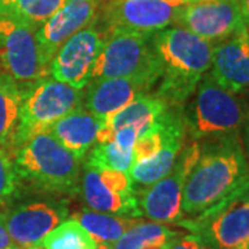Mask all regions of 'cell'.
<instances>
[{
    "label": "cell",
    "mask_w": 249,
    "mask_h": 249,
    "mask_svg": "<svg viewBox=\"0 0 249 249\" xmlns=\"http://www.w3.org/2000/svg\"><path fill=\"white\" fill-rule=\"evenodd\" d=\"M72 219L89 232L97 244H114L129 229L142 222L140 217L104 213L93 209H82L72 213Z\"/></svg>",
    "instance_id": "obj_21"
},
{
    "label": "cell",
    "mask_w": 249,
    "mask_h": 249,
    "mask_svg": "<svg viewBox=\"0 0 249 249\" xmlns=\"http://www.w3.org/2000/svg\"><path fill=\"white\" fill-rule=\"evenodd\" d=\"M103 124V119L80 107L58 119L47 129V132L62 147L82 160L96 144L97 132Z\"/></svg>",
    "instance_id": "obj_19"
},
{
    "label": "cell",
    "mask_w": 249,
    "mask_h": 249,
    "mask_svg": "<svg viewBox=\"0 0 249 249\" xmlns=\"http://www.w3.org/2000/svg\"><path fill=\"white\" fill-rule=\"evenodd\" d=\"M134 163L133 150H124L114 142L94 144L90 148L85 166L100 170H118L129 173Z\"/></svg>",
    "instance_id": "obj_26"
},
{
    "label": "cell",
    "mask_w": 249,
    "mask_h": 249,
    "mask_svg": "<svg viewBox=\"0 0 249 249\" xmlns=\"http://www.w3.org/2000/svg\"><path fill=\"white\" fill-rule=\"evenodd\" d=\"M238 4H240L241 14H242V19H244V24L248 29L249 32V0H238Z\"/></svg>",
    "instance_id": "obj_31"
},
{
    "label": "cell",
    "mask_w": 249,
    "mask_h": 249,
    "mask_svg": "<svg viewBox=\"0 0 249 249\" xmlns=\"http://www.w3.org/2000/svg\"><path fill=\"white\" fill-rule=\"evenodd\" d=\"M97 245L94 238L73 219L58 224L40 244L43 249H97Z\"/></svg>",
    "instance_id": "obj_25"
},
{
    "label": "cell",
    "mask_w": 249,
    "mask_h": 249,
    "mask_svg": "<svg viewBox=\"0 0 249 249\" xmlns=\"http://www.w3.org/2000/svg\"><path fill=\"white\" fill-rule=\"evenodd\" d=\"M168 107L169 106L162 98L150 94H142L132 101L129 106H126L124 109L116 112L112 118L104 121V124L97 132L96 142L97 144L111 142L116 130L127 126L137 127L142 136L148 130H151L157 119Z\"/></svg>",
    "instance_id": "obj_20"
},
{
    "label": "cell",
    "mask_w": 249,
    "mask_h": 249,
    "mask_svg": "<svg viewBox=\"0 0 249 249\" xmlns=\"http://www.w3.org/2000/svg\"><path fill=\"white\" fill-rule=\"evenodd\" d=\"M163 249H214L208 242H205L199 235L193 232L178 231L175 237H172L169 241H166L163 245Z\"/></svg>",
    "instance_id": "obj_28"
},
{
    "label": "cell",
    "mask_w": 249,
    "mask_h": 249,
    "mask_svg": "<svg viewBox=\"0 0 249 249\" xmlns=\"http://www.w3.org/2000/svg\"><path fill=\"white\" fill-rule=\"evenodd\" d=\"M0 64L22 89L46 78L50 72L40 58L35 31L11 21L7 24L0 50Z\"/></svg>",
    "instance_id": "obj_16"
},
{
    "label": "cell",
    "mask_w": 249,
    "mask_h": 249,
    "mask_svg": "<svg viewBox=\"0 0 249 249\" xmlns=\"http://www.w3.org/2000/svg\"><path fill=\"white\" fill-rule=\"evenodd\" d=\"M241 142H242V147H244V152L249 163V107H247L245 111V118L241 126Z\"/></svg>",
    "instance_id": "obj_30"
},
{
    "label": "cell",
    "mask_w": 249,
    "mask_h": 249,
    "mask_svg": "<svg viewBox=\"0 0 249 249\" xmlns=\"http://www.w3.org/2000/svg\"><path fill=\"white\" fill-rule=\"evenodd\" d=\"M144 249H163L162 245H150V247H145Z\"/></svg>",
    "instance_id": "obj_35"
},
{
    "label": "cell",
    "mask_w": 249,
    "mask_h": 249,
    "mask_svg": "<svg viewBox=\"0 0 249 249\" xmlns=\"http://www.w3.org/2000/svg\"><path fill=\"white\" fill-rule=\"evenodd\" d=\"M183 190L184 217L201 214L249 181V163L241 134L206 140Z\"/></svg>",
    "instance_id": "obj_1"
},
{
    "label": "cell",
    "mask_w": 249,
    "mask_h": 249,
    "mask_svg": "<svg viewBox=\"0 0 249 249\" xmlns=\"http://www.w3.org/2000/svg\"><path fill=\"white\" fill-rule=\"evenodd\" d=\"M104 31L106 40L94 64L91 80L139 78L155 86L160 79L162 68L152 46V36Z\"/></svg>",
    "instance_id": "obj_5"
},
{
    "label": "cell",
    "mask_w": 249,
    "mask_h": 249,
    "mask_svg": "<svg viewBox=\"0 0 249 249\" xmlns=\"http://www.w3.org/2000/svg\"><path fill=\"white\" fill-rule=\"evenodd\" d=\"M0 249H19L16 245V242L11 240L1 213H0Z\"/></svg>",
    "instance_id": "obj_29"
},
{
    "label": "cell",
    "mask_w": 249,
    "mask_h": 249,
    "mask_svg": "<svg viewBox=\"0 0 249 249\" xmlns=\"http://www.w3.org/2000/svg\"><path fill=\"white\" fill-rule=\"evenodd\" d=\"M209 73L220 86L232 93L249 89V32L247 27L214 45Z\"/></svg>",
    "instance_id": "obj_18"
},
{
    "label": "cell",
    "mask_w": 249,
    "mask_h": 249,
    "mask_svg": "<svg viewBox=\"0 0 249 249\" xmlns=\"http://www.w3.org/2000/svg\"><path fill=\"white\" fill-rule=\"evenodd\" d=\"M181 4L173 0H108L101 10L104 29L152 36L175 24Z\"/></svg>",
    "instance_id": "obj_9"
},
{
    "label": "cell",
    "mask_w": 249,
    "mask_h": 249,
    "mask_svg": "<svg viewBox=\"0 0 249 249\" xmlns=\"http://www.w3.org/2000/svg\"><path fill=\"white\" fill-rule=\"evenodd\" d=\"M67 0H0V17L37 31Z\"/></svg>",
    "instance_id": "obj_22"
},
{
    "label": "cell",
    "mask_w": 249,
    "mask_h": 249,
    "mask_svg": "<svg viewBox=\"0 0 249 249\" xmlns=\"http://www.w3.org/2000/svg\"><path fill=\"white\" fill-rule=\"evenodd\" d=\"M98 0H67L42 27L35 31V37L42 62L49 68L55 53L70 37L83 28L96 24Z\"/></svg>",
    "instance_id": "obj_15"
},
{
    "label": "cell",
    "mask_w": 249,
    "mask_h": 249,
    "mask_svg": "<svg viewBox=\"0 0 249 249\" xmlns=\"http://www.w3.org/2000/svg\"><path fill=\"white\" fill-rule=\"evenodd\" d=\"M97 249H114L111 244H98Z\"/></svg>",
    "instance_id": "obj_33"
},
{
    "label": "cell",
    "mask_w": 249,
    "mask_h": 249,
    "mask_svg": "<svg viewBox=\"0 0 249 249\" xmlns=\"http://www.w3.org/2000/svg\"><path fill=\"white\" fill-rule=\"evenodd\" d=\"M175 25L217 45L245 28L238 0H204L180 6Z\"/></svg>",
    "instance_id": "obj_12"
},
{
    "label": "cell",
    "mask_w": 249,
    "mask_h": 249,
    "mask_svg": "<svg viewBox=\"0 0 249 249\" xmlns=\"http://www.w3.org/2000/svg\"><path fill=\"white\" fill-rule=\"evenodd\" d=\"M7 24H9V19L0 17V50L3 47L4 43V36H6V29H7Z\"/></svg>",
    "instance_id": "obj_32"
},
{
    "label": "cell",
    "mask_w": 249,
    "mask_h": 249,
    "mask_svg": "<svg viewBox=\"0 0 249 249\" xmlns=\"http://www.w3.org/2000/svg\"><path fill=\"white\" fill-rule=\"evenodd\" d=\"M154 86L139 78H106L91 80L85 88L82 107L108 121Z\"/></svg>",
    "instance_id": "obj_17"
},
{
    "label": "cell",
    "mask_w": 249,
    "mask_h": 249,
    "mask_svg": "<svg viewBox=\"0 0 249 249\" xmlns=\"http://www.w3.org/2000/svg\"><path fill=\"white\" fill-rule=\"evenodd\" d=\"M19 178L11 154L0 147V206L10 204L18 194Z\"/></svg>",
    "instance_id": "obj_27"
},
{
    "label": "cell",
    "mask_w": 249,
    "mask_h": 249,
    "mask_svg": "<svg viewBox=\"0 0 249 249\" xmlns=\"http://www.w3.org/2000/svg\"><path fill=\"white\" fill-rule=\"evenodd\" d=\"M198 157L199 144L193 140L186 142L169 173L137 196L142 216L162 224H176L184 219L181 209L183 190Z\"/></svg>",
    "instance_id": "obj_8"
},
{
    "label": "cell",
    "mask_w": 249,
    "mask_h": 249,
    "mask_svg": "<svg viewBox=\"0 0 249 249\" xmlns=\"http://www.w3.org/2000/svg\"><path fill=\"white\" fill-rule=\"evenodd\" d=\"M106 40V31L96 24L83 28L70 37L55 53L49 65L54 79L75 89H85Z\"/></svg>",
    "instance_id": "obj_11"
},
{
    "label": "cell",
    "mask_w": 249,
    "mask_h": 249,
    "mask_svg": "<svg viewBox=\"0 0 249 249\" xmlns=\"http://www.w3.org/2000/svg\"><path fill=\"white\" fill-rule=\"evenodd\" d=\"M160 121L163 130L162 148L151 160L133 163L129 172L133 186H139L142 190L152 186L169 173L187 142L184 107L169 106L160 114Z\"/></svg>",
    "instance_id": "obj_14"
},
{
    "label": "cell",
    "mask_w": 249,
    "mask_h": 249,
    "mask_svg": "<svg viewBox=\"0 0 249 249\" xmlns=\"http://www.w3.org/2000/svg\"><path fill=\"white\" fill-rule=\"evenodd\" d=\"M13 157L19 181L53 196H73L79 193L80 160L47 130L19 145Z\"/></svg>",
    "instance_id": "obj_3"
},
{
    "label": "cell",
    "mask_w": 249,
    "mask_h": 249,
    "mask_svg": "<svg viewBox=\"0 0 249 249\" xmlns=\"http://www.w3.org/2000/svg\"><path fill=\"white\" fill-rule=\"evenodd\" d=\"M24 89L6 72H0V147L10 152L19 121Z\"/></svg>",
    "instance_id": "obj_23"
},
{
    "label": "cell",
    "mask_w": 249,
    "mask_h": 249,
    "mask_svg": "<svg viewBox=\"0 0 249 249\" xmlns=\"http://www.w3.org/2000/svg\"><path fill=\"white\" fill-rule=\"evenodd\" d=\"M27 249H43L42 247H31V248H27Z\"/></svg>",
    "instance_id": "obj_36"
},
{
    "label": "cell",
    "mask_w": 249,
    "mask_h": 249,
    "mask_svg": "<svg viewBox=\"0 0 249 249\" xmlns=\"http://www.w3.org/2000/svg\"><path fill=\"white\" fill-rule=\"evenodd\" d=\"M178 232L166 224L142 220L124 232L112 247L114 249H144L150 245H163Z\"/></svg>",
    "instance_id": "obj_24"
},
{
    "label": "cell",
    "mask_w": 249,
    "mask_h": 249,
    "mask_svg": "<svg viewBox=\"0 0 249 249\" xmlns=\"http://www.w3.org/2000/svg\"><path fill=\"white\" fill-rule=\"evenodd\" d=\"M0 68H1V64H0Z\"/></svg>",
    "instance_id": "obj_37"
},
{
    "label": "cell",
    "mask_w": 249,
    "mask_h": 249,
    "mask_svg": "<svg viewBox=\"0 0 249 249\" xmlns=\"http://www.w3.org/2000/svg\"><path fill=\"white\" fill-rule=\"evenodd\" d=\"M176 224L214 249H249V181L208 211Z\"/></svg>",
    "instance_id": "obj_7"
},
{
    "label": "cell",
    "mask_w": 249,
    "mask_h": 249,
    "mask_svg": "<svg viewBox=\"0 0 249 249\" xmlns=\"http://www.w3.org/2000/svg\"><path fill=\"white\" fill-rule=\"evenodd\" d=\"M85 89H75L54 78H42L24 89L19 121L10 152L40 132H46L62 116L83 104Z\"/></svg>",
    "instance_id": "obj_6"
},
{
    "label": "cell",
    "mask_w": 249,
    "mask_h": 249,
    "mask_svg": "<svg viewBox=\"0 0 249 249\" xmlns=\"http://www.w3.org/2000/svg\"><path fill=\"white\" fill-rule=\"evenodd\" d=\"M151 40L162 68L155 96L168 106L184 107L212 67L214 45L178 25L152 35Z\"/></svg>",
    "instance_id": "obj_2"
},
{
    "label": "cell",
    "mask_w": 249,
    "mask_h": 249,
    "mask_svg": "<svg viewBox=\"0 0 249 249\" xmlns=\"http://www.w3.org/2000/svg\"><path fill=\"white\" fill-rule=\"evenodd\" d=\"M1 216L11 240L19 249H27L40 247L46 235L70 216V209L65 201H31Z\"/></svg>",
    "instance_id": "obj_13"
},
{
    "label": "cell",
    "mask_w": 249,
    "mask_h": 249,
    "mask_svg": "<svg viewBox=\"0 0 249 249\" xmlns=\"http://www.w3.org/2000/svg\"><path fill=\"white\" fill-rule=\"evenodd\" d=\"M173 1H178V3H196V1H204V0H173Z\"/></svg>",
    "instance_id": "obj_34"
},
{
    "label": "cell",
    "mask_w": 249,
    "mask_h": 249,
    "mask_svg": "<svg viewBox=\"0 0 249 249\" xmlns=\"http://www.w3.org/2000/svg\"><path fill=\"white\" fill-rule=\"evenodd\" d=\"M237 94L206 72L184 106L187 139L202 142L241 134L247 107Z\"/></svg>",
    "instance_id": "obj_4"
},
{
    "label": "cell",
    "mask_w": 249,
    "mask_h": 249,
    "mask_svg": "<svg viewBox=\"0 0 249 249\" xmlns=\"http://www.w3.org/2000/svg\"><path fill=\"white\" fill-rule=\"evenodd\" d=\"M79 193L89 209L132 217L142 216L139 196L129 173L85 166Z\"/></svg>",
    "instance_id": "obj_10"
}]
</instances>
